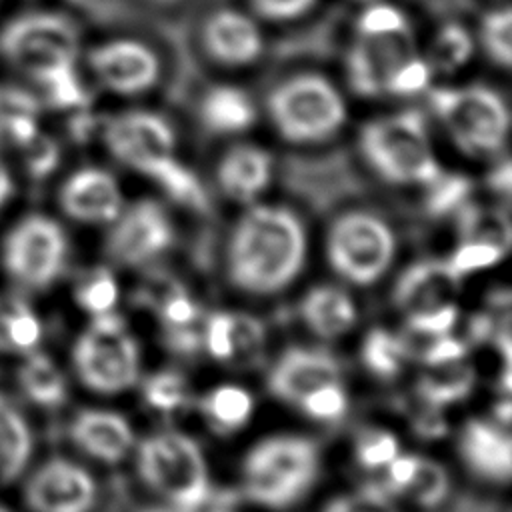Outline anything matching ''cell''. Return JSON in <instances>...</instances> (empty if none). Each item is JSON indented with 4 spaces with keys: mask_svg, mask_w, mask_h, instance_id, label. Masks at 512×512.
I'll list each match as a JSON object with an SVG mask.
<instances>
[{
    "mask_svg": "<svg viewBox=\"0 0 512 512\" xmlns=\"http://www.w3.org/2000/svg\"><path fill=\"white\" fill-rule=\"evenodd\" d=\"M306 236L298 216L282 206H254L236 224L228 246L230 280L252 294H272L300 272Z\"/></svg>",
    "mask_w": 512,
    "mask_h": 512,
    "instance_id": "6da1fadb",
    "label": "cell"
},
{
    "mask_svg": "<svg viewBox=\"0 0 512 512\" xmlns=\"http://www.w3.org/2000/svg\"><path fill=\"white\" fill-rule=\"evenodd\" d=\"M0 56L38 88L78 70L80 30L56 10H26L0 28Z\"/></svg>",
    "mask_w": 512,
    "mask_h": 512,
    "instance_id": "7a4b0ae2",
    "label": "cell"
},
{
    "mask_svg": "<svg viewBox=\"0 0 512 512\" xmlns=\"http://www.w3.org/2000/svg\"><path fill=\"white\" fill-rule=\"evenodd\" d=\"M368 166L392 184H430L440 172L428 126L418 110L374 118L360 132Z\"/></svg>",
    "mask_w": 512,
    "mask_h": 512,
    "instance_id": "3957f363",
    "label": "cell"
},
{
    "mask_svg": "<svg viewBox=\"0 0 512 512\" xmlns=\"http://www.w3.org/2000/svg\"><path fill=\"white\" fill-rule=\"evenodd\" d=\"M434 116L454 144L468 154L486 156L504 148L510 128V112L504 98L480 84L428 88Z\"/></svg>",
    "mask_w": 512,
    "mask_h": 512,
    "instance_id": "277c9868",
    "label": "cell"
},
{
    "mask_svg": "<svg viewBox=\"0 0 512 512\" xmlns=\"http://www.w3.org/2000/svg\"><path fill=\"white\" fill-rule=\"evenodd\" d=\"M268 114L286 140L308 144L334 136L344 126L348 108L326 76L304 72L270 90Z\"/></svg>",
    "mask_w": 512,
    "mask_h": 512,
    "instance_id": "5b68a950",
    "label": "cell"
},
{
    "mask_svg": "<svg viewBox=\"0 0 512 512\" xmlns=\"http://www.w3.org/2000/svg\"><path fill=\"white\" fill-rule=\"evenodd\" d=\"M316 444L302 436H274L256 444L244 460L246 496L268 508L294 504L316 480Z\"/></svg>",
    "mask_w": 512,
    "mask_h": 512,
    "instance_id": "8992f818",
    "label": "cell"
},
{
    "mask_svg": "<svg viewBox=\"0 0 512 512\" xmlns=\"http://www.w3.org/2000/svg\"><path fill=\"white\" fill-rule=\"evenodd\" d=\"M68 238L50 216L32 212L18 218L4 234L0 264L6 278L26 292L48 290L64 272Z\"/></svg>",
    "mask_w": 512,
    "mask_h": 512,
    "instance_id": "52a82bcc",
    "label": "cell"
},
{
    "mask_svg": "<svg viewBox=\"0 0 512 512\" xmlns=\"http://www.w3.org/2000/svg\"><path fill=\"white\" fill-rule=\"evenodd\" d=\"M138 472L176 508L194 510L210 494L204 456L198 444L180 432L148 436L138 448Z\"/></svg>",
    "mask_w": 512,
    "mask_h": 512,
    "instance_id": "ba28073f",
    "label": "cell"
},
{
    "mask_svg": "<svg viewBox=\"0 0 512 512\" xmlns=\"http://www.w3.org/2000/svg\"><path fill=\"white\" fill-rule=\"evenodd\" d=\"M72 364L80 382L100 394L122 392L138 378L140 352L118 314L94 316L72 348Z\"/></svg>",
    "mask_w": 512,
    "mask_h": 512,
    "instance_id": "9c48e42d",
    "label": "cell"
},
{
    "mask_svg": "<svg viewBox=\"0 0 512 512\" xmlns=\"http://www.w3.org/2000/svg\"><path fill=\"white\" fill-rule=\"evenodd\" d=\"M394 256L390 226L370 212L340 216L328 234V258L334 270L354 284L376 282Z\"/></svg>",
    "mask_w": 512,
    "mask_h": 512,
    "instance_id": "30bf717a",
    "label": "cell"
},
{
    "mask_svg": "<svg viewBox=\"0 0 512 512\" xmlns=\"http://www.w3.org/2000/svg\"><path fill=\"white\" fill-rule=\"evenodd\" d=\"M102 140L118 162L150 180L178 160L172 124L150 110H128L108 118Z\"/></svg>",
    "mask_w": 512,
    "mask_h": 512,
    "instance_id": "8fae6325",
    "label": "cell"
},
{
    "mask_svg": "<svg viewBox=\"0 0 512 512\" xmlns=\"http://www.w3.org/2000/svg\"><path fill=\"white\" fill-rule=\"evenodd\" d=\"M96 494L92 474L62 456L38 464L22 488V500L30 512H90Z\"/></svg>",
    "mask_w": 512,
    "mask_h": 512,
    "instance_id": "7c38bea8",
    "label": "cell"
},
{
    "mask_svg": "<svg viewBox=\"0 0 512 512\" xmlns=\"http://www.w3.org/2000/svg\"><path fill=\"white\" fill-rule=\"evenodd\" d=\"M88 66L110 92L134 96L160 80L162 62L152 46L136 38L104 40L88 52Z\"/></svg>",
    "mask_w": 512,
    "mask_h": 512,
    "instance_id": "4fadbf2b",
    "label": "cell"
},
{
    "mask_svg": "<svg viewBox=\"0 0 512 512\" xmlns=\"http://www.w3.org/2000/svg\"><path fill=\"white\" fill-rule=\"evenodd\" d=\"M106 240L108 256L124 266H134L162 254L174 240L166 210L154 200H138L114 218Z\"/></svg>",
    "mask_w": 512,
    "mask_h": 512,
    "instance_id": "5bb4252c",
    "label": "cell"
},
{
    "mask_svg": "<svg viewBox=\"0 0 512 512\" xmlns=\"http://www.w3.org/2000/svg\"><path fill=\"white\" fill-rule=\"evenodd\" d=\"M416 54L412 32L360 36L346 54V76L352 90L366 98L386 96L396 70Z\"/></svg>",
    "mask_w": 512,
    "mask_h": 512,
    "instance_id": "9a60e30c",
    "label": "cell"
},
{
    "mask_svg": "<svg viewBox=\"0 0 512 512\" xmlns=\"http://www.w3.org/2000/svg\"><path fill=\"white\" fill-rule=\"evenodd\" d=\"M118 180L104 168L82 166L68 174L58 190L60 210L82 224L114 222L122 212Z\"/></svg>",
    "mask_w": 512,
    "mask_h": 512,
    "instance_id": "2e32d148",
    "label": "cell"
},
{
    "mask_svg": "<svg viewBox=\"0 0 512 512\" xmlns=\"http://www.w3.org/2000/svg\"><path fill=\"white\" fill-rule=\"evenodd\" d=\"M202 40L208 54L226 66L252 64L264 50V36L258 22L234 8L212 12L202 28Z\"/></svg>",
    "mask_w": 512,
    "mask_h": 512,
    "instance_id": "e0dca14e",
    "label": "cell"
},
{
    "mask_svg": "<svg viewBox=\"0 0 512 512\" xmlns=\"http://www.w3.org/2000/svg\"><path fill=\"white\" fill-rule=\"evenodd\" d=\"M340 366L336 358L320 348H290L274 364L268 388L284 402L298 404L312 390L338 382Z\"/></svg>",
    "mask_w": 512,
    "mask_h": 512,
    "instance_id": "ac0fdd59",
    "label": "cell"
},
{
    "mask_svg": "<svg viewBox=\"0 0 512 512\" xmlns=\"http://www.w3.org/2000/svg\"><path fill=\"white\" fill-rule=\"evenodd\" d=\"M68 434L78 450L106 464L122 460L132 446V428L126 418L100 408L76 412Z\"/></svg>",
    "mask_w": 512,
    "mask_h": 512,
    "instance_id": "d6986e66",
    "label": "cell"
},
{
    "mask_svg": "<svg viewBox=\"0 0 512 512\" xmlns=\"http://www.w3.org/2000/svg\"><path fill=\"white\" fill-rule=\"evenodd\" d=\"M458 276L450 270L448 262L422 260L408 266L396 282L394 302L412 314L428 312L450 302L458 288Z\"/></svg>",
    "mask_w": 512,
    "mask_h": 512,
    "instance_id": "ffe728a7",
    "label": "cell"
},
{
    "mask_svg": "<svg viewBox=\"0 0 512 512\" xmlns=\"http://www.w3.org/2000/svg\"><path fill=\"white\" fill-rule=\"evenodd\" d=\"M464 462L482 478L506 482L512 466V442L508 432L486 422L468 420L460 434Z\"/></svg>",
    "mask_w": 512,
    "mask_h": 512,
    "instance_id": "44dd1931",
    "label": "cell"
},
{
    "mask_svg": "<svg viewBox=\"0 0 512 512\" xmlns=\"http://www.w3.org/2000/svg\"><path fill=\"white\" fill-rule=\"evenodd\" d=\"M216 178L230 198L248 202L268 186L272 178V156L260 146H236L222 156Z\"/></svg>",
    "mask_w": 512,
    "mask_h": 512,
    "instance_id": "7402d4cb",
    "label": "cell"
},
{
    "mask_svg": "<svg viewBox=\"0 0 512 512\" xmlns=\"http://www.w3.org/2000/svg\"><path fill=\"white\" fill-rule=\"evenodd\" d=\"M34 452V436L28 418L10 396L0 390V484L22 478Z\"/></svg>",
    "mask_w": 512,
    "mask_h": 512,
    "instance_id": "603a6c76",
    "label": "cell"
},
{
    "mask_svg": "<svg viewBox=\"0 0 512 512\" xmlns=\"http://www.w3.org/2000/svg\"><path fill=\"white\" fill-rule=\"evenodd\" d=\"M16 386L20 394L42 410L60 408L68 398V382L60 366L44 352L32 350L20 356L16 368Z\"/></svg>",
    "mask_w": 512,
    "mask_h": 512,
    "instance_id": "cb8c5ba5",
    "label": "cell"
},
{
    "mask_svg": "<svg viewBox=\"0 0 512 512\" xmlns=\"http://www.w3.org/2000/svg\"><path fill=\"white\" fill-rule=\"evenodd\" d=\"M200 116L204 126L216 134H240L254 124L256 106L244 88L218 84L206 90Z\"/></svg>",
    "mask_w": 512,
    "mask_h": 512,
    "instance_id": "d4e9b609",
    "label": "cell"
},
{
    "mask_svg": "<svg viewBox=\"0 0 512 512\" xmlns=\"http://www.w3.org/2000/svg\"><path fill=\"white\" fill-rule=\"evenodd\" d=\"M42 322L36 310L14 292H0V354L24 356L38 350Z\"/></svg>",
    "mask_w": 512,
    "mask_h": 512,
    "instance_id": "484cf974",
    "label": "cell"
},
{
    "mask_svg": "<svg viewBox=\"0 0 512 512\" xmlns=\"http://www.w3.org/2000/svg\"><path fill=\"white\" fill-rule=\"evenodd\" d=\"M302 318L318 336L334 338L354 324L356 308L344 290L316 286L302 300Z\"/></svg>",
    "mask_w": 512,
    "mask_h": 512,
    "instance_id": "4316f807",
    "label": "cell"
},
{
    "mask_svg": "<svg viewBox=\"0 0 512 512\" xmlns=\"http://www.w3.org/2000/svg\"><path fill=\"white\" fill-rule=\"evenodd\" d=\"M434 370L418 380L416 392L430 406H446L466 398L474 386V370L470 366L452 362L432 366Z\"/></svg>",
    "mask_w": 512,
    "mask_h": 512,
    "instance_id": "83f0119b",
    "label": "cell"
},
{
    "mask_svg": "<svg viewBox=\"0 0 512 512\" xmlns=\"http://www.w3.org/2000/svg\"><path fill=\"white\" fill-rule=\"evenodd\" d=\"M474 46H476L474 38L466 26L448 22L436 32L432 40L430 56H426V60L432 72L452 74L470 62L474 54Z\"/></svg>",
    "mask_w": 512,
    "mask_h": 512,
    "instance_id": "f1b7e54d",
    "label": "cell"
},
{
    "mask_svg": "<svg viewBox=\"0 0 512 512\" xmlns=\"http://www.w3.org/2000/svg\"><path fill=\"white\" fill-rule=\"evenodd\" d=\"M252 396L238 386H218L202 398V412L222 432L238 430L252 414Z\"/></svg>",
    "mask_w": 512,
    "mask_h": 512,
    "instance_id": "f546056e",
    "label": "cell"
},
{
    "mask_svg": "<svg viewBox=\"0 0 512 512\" xmlns=\"http://www.w3.org/2000/svg\"><path fill=\"white\" fill-rule=\"evenodd\" d=\"M458 218V228L462 238L474 242H488L502 250L510 244V224L508 216L498 210H488L476 204H462Z\"/></svg>",
    "mask_w": 512,
    "mask_h": 512,
    "instance_id": "4dcf8cb0",
    "label": "cell"
},
{
    "mask_svg": "<svg viewBox=\"0 0 512 512\" xmlns=\"http://www.w3.org/2000/svg\"><path fill=\"white\" fill-rule=\"evenodd\" d=\"M408 344L388 330H370L362 344L364 366L378 378H392L400 372Z\"/></svg>",
    "mask_w": 512,
    "mask_h": 512,
    "instance_id": "1f68e13d",
    "label": "cell"
},
{
    "mask_svg": "<svg viewBox=\"0 0 512 512\" xmlns=\"http://www.w3.org/2000/svg\"><path fill=\"white\" fill-rule=\"evenodd\" d=\"M76 304L92 316L110 312L118 300V284L110 270L94 268L74 286Z\"/></svg>",
    "mask_w": 512,
    "mask_h": 512,
    "instance_id": "d6a6232c",
    "label": "cell"
},
{
    "mask_svg": "<svg viewBox=\"0 0 512 512\" xmlns=\"http://www.w3.org/2000/svg\"><path fill=\"white\" fill-rule=\"evenodd\" d=\"M480 42L490 60L508 68L512 62V12L508 6L490 10L480 24Z\"/></svg>",
    "mask_w": 512,
    "mask_h": 512,
    "instance_id": "836d02e7",
    "label": "cell"
},
{
    "mask_svg": "<svg viewBox=\"0 0 512 512\" xmlns=\"http://www.w3.org/2000/svg\"><path fill=\"white\" fill-rule=\"evenodd\" d=\"M428 186L426 192V208L434 216L448 214L466 204L470 194V180L460 174H444L440 172Z\"/></svg>",
    "mask_w": 512,
    "mask_h": 512,
    "instance_id": "e575fe53",
    "label": "cell"
},
{
    "mask_svg": "<svg viewBox=\"0 0 512 512\" xmlns=\"http://www.w3.org/2000/svg\"><path fill=\"white\" fill-rule=\"evenodd\" d=\"M142 392L146 402L162 412H172L188 400L186 380L174 370H162L148 376Z\"/></svg>",
    "mask_w": 512,
    "mask_h": 512,
    "instance_id": "d590c367",
    "label": "cell"
},
{
    "mask_svg": "<svg viewBox=\"0 0 512 512\" xmlns=\"http://www.w3.org/2000/svg\"><path fill=\"white\" fill-rule=\"evenodd\" d=\"M448 486V474L440 464L434 460L418 458L416 472L404 492H408L422 506H436L448 494Z\"/></svg>",
    "mask_w": 512,
    "mask_h": 512,
    "instance_id": "8d00e7d4",
    "label": "cell"
},
{
    "mask_svg": "<svg viewBox=\"0 0 512 512\" xmlns=\"http://www.w3.org/2000/svg\"><path fill=\"white\" fill-rule=\"evenodd\" d=\"M406 30H410L406 14L398 6L380 0L368 2L356 20V34L360 36L398 34Z\"/></svg>",
    "mask_w": 512,
    "mask_h": 512,
    "instance_id": "74e56055",
    "label": "cell"
},
{
    "mask_svg": "<svg viewBox=\"0 0 512 512\" xmlns=\"http://www.w3.org/2000/svg\"><path fill=\"white\" fill-rule=\"evenodd\" d=\"M18 152L20 164L24 172L32 178H46L50 176L58 162H60V146L54 138L44 134L42 130L28 142L24 144Z\"/></svg>",
    "mask_w": 512,
    "mask_h": 512,
    "instance_id": "f35d334b",
    "label": "cell"
},
{
    "mask_svg": "<svg viewBox=\"0 0 512 512\" xmlns=\"http://www.w3.org/2000/svg\"><path fill=\"white\" fill-rule=\"evenodd\" d=\"M430 80H432V68L426 56H420L416 52L396 70V74L388 84L386 96H414L418 92L428 90Z\"/></svg>",
    "mask_w": 512,
    "mask_h": 512,
    "instance_id": "ab89813d",
    "label": "cell"
},
{
    "mask_svg": "<svg viewBox=\"0 0 512 512\" xmlns=\"http://www.w3.org/2000/svg\"><path fill=\"white\" fill-rule=\"evenodd\" d=\"M230 360H250L254 358L264 344L262 324L248 314H230Z\"/></svg>",
    "mask_w": 512,
    "mask_h": 512,
    "instance_id": "60d3db41",
    "label": "cell"
},
{
    "mask_svg": "<svg viewBox=\"0 0 512 512\" xmlns=\"http://www.w3.org/2000/svg\"><path fill=\"white\" fill-rule=\"evenodd\" d=\"M396 454L398 440L386 430H366L356 442V460L368 470L386 466Z\"/></svg>",
    "mask_w": 512,
    "mask_h": 512,
    "instance_id": "b9f144b4",
    "label": "cell"
},
{
    "mask_svg": "<svg viewBox=\"0 0 512 512\" xmlns=\"http://www.w3.org/2000/svg\"><path fill=\"white\" fill-rule=\"evenodd\" d=\"M298 404L310 418L336 420L346 412L348 400H346V392L342 390V386L338 382H332V384H324V386L312 390Z\"/></svg>",
    "mask_w": 512,
    "mask_h": 512,
    "instance_id": "7bdbcfd3",
    "label": "cell"
},
{
    "mask_svg": "<svg viewBox=\"0 0 512 512\" xmlns=\"http://www.w3.org/2000/svg\"><path fill=\"white\" fill-rule=\"evenodd\" d=\"M504 252L506 250H502L494 244H488V242L466 240L454 250L448 266L460 278L462 274L482 270V268H488V266L496 264L504 256Z\"/></svg>",
    "mask_w": 512,
    "mask_h": 512,
    "instance_id": "ee69618b",
    "label": "cell"
},
{
    "mask_svg": "<svg viewBox=\"0 0 512 512\" xmlns=\"http://www.w3.org/2000/svg\"><path fill=\"white\" fill-rule=\"evenodd\" d=\"M160 316L166 328L192 326L198 320V306L182 290L172 288L160 300Z\"/></svg>",
    "mask_w": 512,
    "mask_h": 512,
    "instance_id": "f6af8a7d",
    "label": "cell"
},
{
    "mask_svg": "<svg viewBox=\"0 0 512 512\" xmlns=\"http://www.w3.org/2000/svg\"><path fill=\"white\" fill-rule=\"evenodd\" d=\"M324 512H396L384 490L368 488L358 494H348L332 500Z\"/></svg>",
    "mask_w": 512,
    "mask_h": 512,
    "instance_id": "bcb514c9",
    "label": "cell"
},
{
    "mask_svg": "<svg viewBox=\"0 0 512 512\" xmlns=\"http://www.w3.org/2000/svg\"><path fill=\"white\" fill-rule=\"evenodd\" d=\"M456 318L458 310L452 302H448L440 308L408 316V326L414 334L420 336H442L450 332V328L456 324Z\"/></svg>",
    "mask_w": 512,
    "mask_h": 512,
    "instance_id": "7dc6e473",
    "label": "cell"
},
{
    "mask_svg": "<svg viewBox=\"0 0 512 512\" xmlns=\"http://www.w3.org/2000/svg\"><path fill=\"white\" fill-rule=\"evenodd\" d=\"M204 342L208 352L216 360H230L232 344H230V314L216 312L208 318L204 328Z\"/></svg>",
    "mask_w": 512,
    "mask_h": 512,
    "instance_id": "c3c4849f",
    "label": "cell"
},
{
    "mask_svg": "<svg viewBox=\"0 0 512 512\" xmlns=\"http://www.w3.org/2000/svg\"><path fill=\"white\" fill-rule=\"evenodd\" d=\"M250 4L268 20L286 22L304 16L316 4V0H250Z\"/></svg>",
    "mask_w": 512,
    "mask_h": 512,
    "instance_id": "681fc988",
    "label": "cell"
},
{
    "mask_svg": "<svg viewBox=\"0 0 512 512\" xmlns=\"http://www.w3.org/2000/svg\"><path fill=\"white\" fill-rule=\"evenodd\" d=\"M436 340L430 342L422 352L420 358L428 364V366H442V364H452L458 362L464 354H466V346L462 340L452 338L448 334L442 336H434Z\"/></svg>",
    "mask_w": 512,
    "mask_h": 512,
    "instance_id": "f907efd6",
    "label": "cell"
},
{
    "mask_svg": "<svg viewBox=\"0 0 512 512\" xmlns=\"http://www.w3.org/2000/svg\"><path fill=\"white\" fill-rule=\"evenodd\" d=\"M420 456L412 454H396L386 466H388V488L394 492H404L408 482L412 480Z\"/></svg>",
    "mask_w": 512,
    "mask_h": 512,
    "instance_id": "816d5d0a",
    "label": "cell"
},
{
    "mask_svg": "<svg viewBox=\"0 0 512 512\" xmlns=\"http://www.w3.org/2000/svg\"><path fill=\"white\" fill-rule=\"evenodd\" d=\"M414 428L424 438H438L446 432V424H444L442 416L436 412V406H430V404H428V410H424L416 416Z\"/></svg>",
    "mask_w": 512,
    "mask_h": 512,
    "instance_id": "f5cc1de1",
    "label": "cell"
},
{
    "mask_svg": "<svg viewBox=\"0 0 512 512\" xmlns=\"http://www.w3.org/2000/svg\"><path fill=\"white\" fill-rule=\"evenodd\" d=\"M14 194H16L14 172H12V166L6 158V154L0 150V212L12 202Z\"/></svg>",
    "mask_w": 512,
    "mask_h": 512,
    "instance_id": "db71d44e",
    "label": "cell"
},
{
    "mask_svg": "<svg viewBox=\"0 0 512 512\" xmlns=\"http://www.w3.org/2000/svg\"><path fill=\"white\" fill-rule=\"evenodd\" d=\"M490 186H492L496 192L508 194V190H510V164H508V160H502V164L492 170V174H490Z\"/></svg>",
    "mask_w": 512,
    "mask_h": 512,
    "instance_id": "11a10c76",
    "label": "cell"
},
{
    "mask_svg": "<svg viewBox=\"0 0 512 512\" xmlns=\"http://www.w3.org/2000/svg\"><path fill=\"white\" fill-rule=\"evenodd\" d=\"M154 2H162V4H168V2H176V0H154Z\"/></svg>",
    "mask_w": 512,
    "mask_h": 512,
    "instance_id": "9f6ffc18",
    "label": "cell"
},
{
    "mask_svg": "<svg viewBox=\"0 0 512 512\" xmlns=\"http://www.w3.org/2000/svg\"><path fill=\"white\" fill-rule=\"evenodd\" d=\"M0 512H8V508H6V506H2V504H0Z\"/></svg>",
    "mask_w": 512,
    "mask_h": 512,
    "instance_id": "6f0895ef",
    "label": "cell"
},
{
    "mask_svg": "<svg viewBox=\"0 0 512 512\" xmlns=\"http://www.w3.org/2000/svg\"><path fill=\"white\" fill-rule=\"evenodd\" d=\"M214 512H228V510H214Z\"/></svg>",
    "mask_w": 512,
    "mask_h": 512,
    "instance_id": "680465c9",
    "label": "cell"
},
{
    "mask_svg": "<svg viewBox=\"0 0 512 512\" xmlns=\"http://www.w3.org/2000/svg\"><path fill=\"white\" fill-rule=\"evenodd\" d=\"M364 2H372V0H364Z\"/></svg>",
    "mask_w": 512,
    "mask_h": 512,
    "instance_id": "91938a15",
    "label": "cell"
}]
</instances>
